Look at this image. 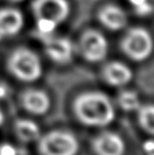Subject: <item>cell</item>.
<instances>
[{
    "label": "cell",
    "instance_id": "cell-3",
    "mask_svg": "<svg viewBox=\"0 0 154 155\" xmlns=\"http://www.w3.org/2000/svg\"><path fill=\"white\" fill-rule=\"evenodd\" d=\"M8 70L16 79L24 83H34L42 76V64L38 55L27 47L12 51L7 61Z\"/></svg>",
    "mask_w": 154,
    "mask_h": 155
},
{
    "label": "cell",
    "instance_id": "cell-7",
    "mask_svg": "<svg viewBox=\"0 0 154 155\" xmlns=\"http://www.w3.org/2000/svg\"><path fill=\"white\" fill-rule=\"evenodd\" d=\"M44 51L53 62L64 65L72 60L74 46L71 40L64 36H47L44 40Z\"/></svg>",
    "mask_w": 154,
    "mask_h": 155
},
{
    "label": "cell",
    "instance_id": "cell-19",
    "mask_svg": "<svg viewBox=\"0 0 154 155\" xmlns=\"http://www.w3.org/2000/svg\"><path fill=\"white\" fill-rule=\"evenodd\" d=\"M8 1H10V2H14V3H18V2L23 1V0H8Z\"/></svg>",
    "mask_w": 154,
    "mask_h": 155
},
{
    "label": "cell",
    "instance_id": "cell-4",
    "mask_svg": "<svg viewBox=\"0 0 154 155\" xmlns=\"http://www.w3.org/2000/svg\"><path fill=\"white\" fill-rule=\"evenodd\" d=\"M36 143L39 155H77L80 150L77 137L62 130H54L41 134Z\"/></svg>",
    "mask_w": 154,
    "mask_h": 155
},
{
    "label": "cell",
    "instance_id": "cell-13",
    "mask_svg": "<svg viewBox=\"0 0 154 155\" xmlns=\"http://www.w3.org/2000/svg\"><path fill=\"white\" fill-rule=\"evenodd\" d=\"M14 130L19 140L26 143L36 142L41 136L39 126L29 119H19L16 121Z\"/></svg>",
    "mask_w": 154,
    "mask_h": 155
},
{
    "label": "cell",
    "instance_id": "cell-16",
    "mask_svg": "<svg viewBox=\"0 0 154 155\" xmlns=\"http://www.w3.org/2000/svg\"><path fill=\"white\" fill-rule=\"evenodd\" d=\"M133 9H135V13L137 16H139V17H145V16H149L150 14H152V12L154 10V6L150 0H148V1L141 4L139 6L133 7Z\"/></svg>",
    "mask_w": 154,
    "mask_h": 155
},
{
    "label": "cell",
    "instance_id": "cell-10",
    "mask_svg": "<svg viewBox=\"0 0 154 155\" xmlns=\"http://www.w3.org/2000/svg\"><path fill=\"white\" fill-rule=\"evenodd\" d=\"M97 19L104 28L117 31L124 28L128 24V16L119 6L108 4L101 7L97 12Z\"/></svg>",
    "mask_w": 154,
    "mask_h": 155
},
{
    "label": "cell",
    "instance_id": "cell-9",
    "mask_svg": "<svg viewBox=\"0 0 154 155\" xmlns=\"http://www.w3.org/2000/svg\"><path fill=\"white\" fill-rule=\"evenodd\" d=\"M92 146L97 155H124L126 152L124 140L113 132H104L97 136Z\"/></svg>",
    "mask_w": 154,
    "mask_h": 155
},
{
    "label": "cell",
    "instance_id": "cell-15",
    "mask_svg": "<svg viewBox=\"0 0 154 155\" xmlns=\"http://www.w3.org/2000/svg\"><path fill=\"white\" fill-rule=\"evenodd\" d=\"M137 116L141 128L154 134V104H143L137 110Z\"/></svg>",
    "mask_w": 154,
    "mask_h": 155
},
{
    "label": "cell",
    "instance_id": "cell-6",
    "mask_svg": "<svg viewBox=\"0 0 154 155\" xmlns=\"http://www.w3.org/2000/svg\"><path fill=\"white\" fill-rule=\"evenodd\" d=\"M108 41L106 38L96 30H87L80 35L79 49L87 62L96 63L102 61L108 53Z\"/></svg>",
    "mask_w": 154,
    "mask_h": 155
},
{
    "label": "cell",
    "instance_id": "cell-5",
    "mask_svg": "<svg viewBox=\"0 0 154 155\" xmlns=\"http://www.w3.org/2000/svg\"><path fill=\"white\" fill-rule=\"evenodd\" d=\"M121 48L129 58L141 62L149 58L153 52V38L150 32L144 28H131L124 35Z\"/></svg>",
    "mask_w": 154,
    "mask_h": 155
},
{
    "label": "cell",
    "instance_id": "cell-14",
    "mask_svg": "<svg viewBox=\"0 0 154 155\" xmlns=\"http://www.w3.org/2000/svg\"><path fill=\"white\" fill-rule=\"evenodd\" d=\"M118 102L120 107L127 112L137 111L140 106L143 105L139 94L136 91H129V89L120 92L118 96Z\"/></svg>",
    "mask_w": 154,
    "mask_h": 155
},
{
    "label": "cell",
    "instance_id": "cell-18",
    "mask_svg": "<svg viewBox=\"0 0 154 155\" xmlns=\"http://www.w3.org/2000/svg\"><path fill=\"white\" fill-rule=\"evenodd\" d=\"M3 123H4V114L2 112V110L0 109V127L3 125Z\"/></svg>",
    "mask_w": 154,
    "mask_h": 155
},
{
    "label": "cell",
    "instance_id": "cell-12",
    "mask_svg": "<svg viewBox=\"0 0 154 155\" xmlns=\"http://www.w3.org/2000/svg\"><path fill=\"white\" fill-rule=\"evenodd\" d=\"M24 16L15 8L0 9V36L7 38L19 34L24 27Z\"/></svg>",
    "mask_w": 154,
    "mask_h": 155
},
{
    "label": "cell",
    "instance_id": "cell-11",
    "mask_svg": "<svg viewBox=\"0 0 154 155\" xmlns=\"http://www.w3.org/2000/svg\"><path fill=\"white\" fill-rule=\"evenodd\" d=\"M132 69L119 61H112L106 64L102 70L103 80L113 87H124L133 79Z\"/></svg>",
    "mask_w": 154,
    "mask_h": 155
},
{
    "label": "cell",
    "instance_id": "cell-8",
    "mask_svg": "<svg viewBox=\"0 0 154 155\" xmlns=\"http://www.w3.org/2000/svg\"><path fill=\"white\" fill-rule=\"evenodd\" d=\"M20 99L23 108L35 116L44 115L51 107L50 96L38 88H28L24 91Z\"/></svg>",
    "mask_w": 154,
    "mask_h": 155
},
{
    "label": "cell",
    "instance_id": "cell-2",
    "mask_svg": "<svg viewBox=\"0 0 154 155\" xmlns=\"http://www.w3.org/2000/svg\"><path fill=\"white\" fill-rule=\"evenodd\" d=\"M31 10L38 31L44 35H49L68 18L70 4L67 0H34Z\"/></svg>",
    "mask_w": 154,
    "mask_h": 155
},
{
    "label": "cell",
    "instance_id": "cell-1",
    "mask_svg": "<svg viewBox=\"0 0 154 155\" xmlns=\"http://www.w3.org/2000/svg\"><path fill=\"white\" fill-rule=\"evenodd\" d=\"M73 109L77 119L87 127H106L115 119L114 105L100 91L80 93L76 97Z\"/></svg>",
    "mask_w": 154,
    "mask_h": 155
},
{
    "label": "cell",
    "instance_id": "cell-17",
    "mask_svg": "<svg viewBox=\"0 0 154 155\" xmlns=\"http://www.w3.org/2000/svg\"><path fill=\"white\" fill-rule=\"evenodd\" d=\"M148 0H129V2L132 4L133 7H136V6H139L141 4L145 3Z\"/></svg>",
    "mask_w": 154,
    "mask_h": 155
}]
</instances>
